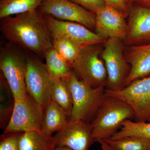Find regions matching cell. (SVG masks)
Masks as SVG:
<instances>
[{
    "instance_id": "obj_1",
    "label": "cell",
    "mask_w": 150,
    "mask_h": 150,
    "mask_svg": "<svg viewBox=\"0 0 150 150\" xmlns=\"http://www.w3.org/2000/svg\"><path fill=\"white\" fill-rule=\"evenodd\" d=\"M0 30L6 41L37 56L44 57L53 46V38L38 10L1 19Z\"/></svg>"
},
{
    "instance_id": "obj_2",
    "label": "cell",
    "mask_w": 150,
    "mask_h": 150,
    "mask_svg": "<svg viewBox=\"0 0 150 150\" xmlns=\"http://www.w3.org/2000/svg\"><path fill=\"white\" fill-rule=\"evenodd\" d=\"M134 116V110L129 104L105 93L90 123L95 142L110 139L124 121Z\"/></svg>"
},
{
    "instance_id": "obj_3",
    "label": "cell",
    "mask_w": 150,
    "mask_h": 150,
    "mask_svg": "<svg viewBox=\"0 0 150 150\" xmlns=\"http://www.w3.org/2000/svg\"><path fill=\"white\" fill-rule=\"evenodd\" d=\"M0 69L14 100L24 99L28 93L25 82L27 60L25 51L7 41L1 43Z\"/></svg>"
},
{
    "instance_id": "obj_4",
    "label": "cell",
    "mask_w": 150,
    "mask_h": 150,
    "mask_svg": "<svg viewBox=\"0 0 150 150\" xmlns=\"http://www.w3.org/2000/svg\"><path fill=\"white\" fill-rule=\"evenodd\" d=\"M67 80L73 97V107L69 121L91 123L105 95V86L92 88L72 72Z\"/></svg>"
},
{
    "instance_id": "obj_5",
    "label": "cell",
    "mask_w": 150,
    "mask_h": 150,
    "mask_svg": "<svg viewBox=\"0 0 150 150\" xmlns=\"http://www.w3.org/2000/svg\"><path fill=\"white\" fill-rule=\"evenodd\" d=\"M27 60L25 82L28 92L44 112L51 101V79L46 68L35 54L25 51Z\"/></svg>"
},
{
    "instance_id": "obj_6",
    "label": "cell",
    "mask_w": 150,
    "mask_h": 150,
    "mask_svg": "<svg viewBox=\"0 0 150 150\" xmlns=\"http://www.w3.org/2000/svg\"><path fill=\"white\" fill-rule=\"evenodd\" d=\"M101 54L107 71L106 90L111 91L121 90L126 86V81L130 70L124 57L121 40L109 38L105 42Z\"/></svg>"
},
{
    "instance_id": "obj_7",
    "label": "cell",
    "mask_w": 150,
    "mask_h": 150,
    "mask_svg": "<svg viewBox=\"0 0 150 150\" xmlns=\"http://www.w3.org/2000/svg\"><path fill=\"white\" fill-rule=\"evenodd\" d=\"M43 114L35 100L28 93L24 99L14 100L11 116L4 133L42 132Z\"/></svg>"
},
{
    "instance_id": "obj_8",
    "label": "cell",
    "mask_w": 150,
    "mask_h": 150,
    "mask_svg": "<svg viewBox=\"0 0 150 150\" xmlns=\"http://www.w3.org/2000/svg\"><path fill=\"white\" fill-rule=\"evenodd\" d=\"M98 45L87 46L72 65L73 71L87 85L92 88L106 86L108 75L105 65L100 57Z\"/></svg>"
},
{
    "instance_id": "obj_9",
    "label": "cell",
    "mask_w": 150,
    "mask_h": 150,
    "mask_svg": "<svg viewBox=\"0 0 150 150\" xmlns=\"http://www.w3.org/2000/svg\"><path fill=\"white\" fill-rule=\"evenodd\" d=\"M105 93L126 102L134 110V121H147L150 116V76L138 79L118 91Z\"/></svg>"
},
{
    "instance_id": "obj_10",
    "label": "cell",
    "mask_w": 150,
    "mask_h": 150,
    "mask_svg": "<svg viewBox=\"0 0 150 150\" xmlns=\"http://www.w3.org/2000/svg\"><path fill=\"white\" fill-rule=\"evenodd\" d=\"M52 38L65 37L72 40L82 48L98 45L106 39L83 25L74 22L64 21L49 15H43Z\"/></svg>"
},
{
    "instance_id": "obj_11",
    "label": "cell",
    "mask_w": 150,
    "mask_h": 150,
    "mask_svg": "<svg viewBox=\"0 0 150 150\" xmlns=\"http://www.w3.org/2000/svg\"><path fill=\"white\" fill-rule=\"evenodd\" d=\"M43 15L59 20L74 22L95 29L96 14L69 0H45L38 9Z\"/></svg>"
},
{
    "instance_id": "obj_12",
    "label": "cell",
    "mask_w": 150,
    "mask_h": 150,
    "mask_svg": "<svg viewBox=\"0 0 150 150\" xmlns=\"http://www.w3.org/2000/svg\"><path fill=\"white\" fill-rule=\"evenodd\" d=\"M53 137L56 147H67L72 150H89L95 142L90 123L82 121H69Z\"/></svg>"
},
{
    "instance_id": "obj_13",
    "label": "cell",
    "mask_w": 150,
    "mask_h": 150,
    "mask_svg": "<svg viewBox=\"0 0 150 150\" xmlns=\"http://www.w3.org/2000/svg\"><path fill=\"white\" fill-rule=\"evenodd\" d=\"M95 29L105 39H125L128 30L126 17L115 9L106 4L96 12Z\"/></svg>"
},
{
    "instance_id": "obj_14",
    "label": "cell",
    "mask_w": 150,
    "mask_h": 150,
    "mask_svg": "<svg viewBox=\"0 0 150 150\" xmlns=\"http://www.w3.org/2000/svg\"><path fill=\"white\" fill-rule=\"evenodd\" d=\"M129 16L126 44L135 46L150 43V8L132 6Z\"/></svg>"
},
{
    "instance_id": "obj_15",
    "label": "cell",
    "mask_w": 150,
    "mask_h": 150,
    "mask_svg": "<svg viewBox=\"0 0 150 150\" xmlns=\"http://www.w3.org/2000/svg\"><path fill=\"white\" fill-rule=\"evenodd\" d=\"M125 58L131 67L126 86L150 75V43L132 46Z\"/></svg>"
},
{
    "instance_id": "obj_16",
    "label": "cell",
    "mask_w": 150,
    "mask_h": 150,
    "mask_svg": "<svg viewBox=\"0 0 150 150\" xmlns=\"http://www.w3.org/2000/svg\"><path fill=\"white\" fill-rule=\"evenodd\" d=\"M69 115L56 103L51 101L43 114L42 131L43 134L52 136L65 128L69 123Z\"/></svg>"
},
{
    "instance_id": "obj_17",
    "label": "cell",
    "mask_w": 150,
    "mask_h": 150,
    "mask_svg": "<svg viewBox=\"0 0 150 150\" xmlns=\"http://www.w3.org/2000/svg\"><path fill=\"white\" fill-rule=\"evenodd\" d=\"M55 147L53 137L42 132H24L20 137L19 150H52Z\"/></svg>"
},
{
    "instance_id": "obj_18",
    "label": "cell",
    "mask_w": 150,
    "mask_h": 150,
    "mask_svg": "<svg viewBox=\"0 0 150 150\" xmlns=\"http://www.w3.org/2000/svg\"><path fill=\"white\" fill-rule=\"evenodd\" d=\"M51 100L62 108L70 117L72 109L73 97L67 80L51 77Z\"/></svg>"
},
{
    "instance_id": "obj_19",
    "label": "cell",
    "mask_w": 150,
    "mask_h": 150,
    "mask_svg": "<svg viewBox=\"0 0 150 150\" xmlns=\"http://www.w3.org/2000/svg\"><path fill=\"white\" fill-rule=\"evenodd\" d=\"M44 57L51 77L67 80L72 73L70 65L53 46L46 51Z\"/></svg>"
},
{
    "instance_id": "obj_20",
    "label": "cell",
    "mask_w": 150,
    "mask_h": 150,
    "mask_svg": "<svg viewBox=\"0 0 150 150\" xmlns=\"http://www.w3.org/2000/svg\"><path fill=\"white\" fill-rule=\"evenodd\" d=\"M45 0H0V19L38 10Z\"/></svg>"
},
{
    "instance_id": "obj_21",
    "label": "cell",
    "mask_w": 150,
    "mask_h": 150,
    "mask_svg": "<svg viewBox=\"0 0 150 150\" xmlns=\"http://www.w3.org/2000/svg\"><path fill=\"white\" fill-rule=\"evenodd\" d=\"M129 137H141L150 139V122H137L128 119L110 139L117 140Z\"/></svg>"
},
{
    "instance_id": "obj_22",
    "label": "cell",
    "mask_w": 150,
    "mask_h": 150,
    "mask_svg": "<svg viewBox=\"0 0 150 150\" xmlns=\"http://www.w3.org/2000/svg\"><path fill=\"white\" fill-rule=\"evenodd\" d=\"M52 38L53 47L71 68L72 65L80 56L83 48L66 38L56 37Z\"/></svg>"
},
{
    "instance_id": "obj_23",
    "label": "cell",
    "mask_w": 150,
    "mask_h": 150,
    "mask_svg": "<svg viewBox=\"0 0 150 150\" xmlns=\"http://www.w3.org/2000/svg\"><path fill=\"white\" fill-rule=\"evenodd\" d=\"M112 150H150V139L141 137H129L117 140H104Z\"/></svg>"
},
{
    "instance_id": "obj_24",
    "label": "cell",
    "mask_w": 150,
    "mask_h": 150,
    "mask_svg": "<svg viewBox=\"0 0 150 150\" xmlns=\"http://www.w3.org/2000/svg\"><path fill=\"white\" fill-rule=\"evenodd\" d=\"M22 133L9 134L1 140L0 150H19V139Z\"/></svg>"
},
{
    "instance_id": "obj_25",
    "label": "cell",
    "mask_w": 150,
    "mask_h": 150,
    "mask_svg": "<svg viewBox=\"0 0 150 150\" xmlns=\"http://www.w3.org/2000/svg\"><path fill=\"white\" fill-rule=\"evenodd\" d=\"M106 4L123 14L126 17L129 16L132 6L133 0H104Z\"/></svg>"
},
{
    "instance_id": "obj_26",
    "label": "cell",
    "mask_w": 150,
    "mask_h": 150,
    "mask_svg": "<svg viewBox=\"0 0 150 150\" xmlns=\"http://www.w3.org/2000/svg\"><path fill=\"white\" fill-rule=\"evenodd\" d=\"M71 1L95 14L105 6L104 0H69Z\"/></svg>"
},
{
    "instance_id": "obj_27",
    "label": "cell",
    "mask_w": 150,
    "mask_h": 150,
    "mask_svg": "<svg viewBox=\"0 0 150 150\" xmlns=\"http://www.w3.org/2000/svg\"><path fill=\"white\" fill-rule=\"evenodd\" d=\"M98 142L101 146L102 150H112L110 146L104 140H100Z\"/></svg>"
},
{
    "instance_id": "obj_28",
    "label": "cell",
    "mask_w": 150,
    "mask_h": 150,
    "mask_svg": "<svg viewBox=\"0 0 150 150\" xmlns=\"http://www.w3.org/2000/svg\"><path fill=\"white\" fill-rule=\"evenodd\" d=\"M133 2H135L139 4V5L144 6L149 0H133Z\"/></svg>"
},
{
    "instance_id": "obj_29",
    "label": "cell",
    "mask_w": 150,
    "mask_h": 150,
    "mask_svg": "<svg viewBox=\"0 0 150 150\" xmlns=\"http://www.w3.org/2000/svg\"><path fill=\"white\" fill-rule=\"evenodd\" d=\"M52 150H72L67 147H56Z\"/></svg>"
},
{
    "instance_id": "obj_30",
    "label": "cell",
    "mask_w": 150,
    "mask_h": 150,
    "mask_svg": "<svg viewBox=\"0 0 150 150\" xmlns=\"http://www.w3.org/2000/svg\"><path fill=\"white\" fill-rule=\"evenodd\" d=\"M144 7H146L149 8H150V0H149V1L147 2V3H146Z\"/></svg>"
},
{
    "instance_id": "obj_31",
    "label": "cell",
    "mask_w": 150,
    "mask_h": 150,
    "mask_svg": "<svg viewBox=\"0 0 150 150\" xmlns=\"http://www.w3.org/2000/svg\"><path fill=\"white\" fill-rule=\"evenodd\" d=\"M147 122H150V116L149 117V119H148L147 121Z\"/></svg>"
}]
</instances>
